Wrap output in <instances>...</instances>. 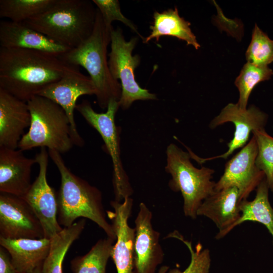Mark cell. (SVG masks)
Wrapping results in <instances>:
<instances>
[{
    "label": "cell",
    "instance_id": "cell-1",
    "mask_svg": "<svg viewBox=\"0 0 273 273\" xmlns=\"http://www.w3.org/2000/svg\"><path fill=\"white\" fill-rule=\"evenodd\" d=\"M68 65L50 53L0 47V88L27 102L60 80Z\"/></svg>",
    "mask_w": 273,
    "mask_h": 273
},
{
    "label": "cell",
    "instance_id": "cell-2",
    "mask_svg": "<svg viewBox=\"0 0 273 273\" xmlns=\"http://www.w3.org/2000/svg\"><path fill=\"white\" fill-rule=\"evenodd\" d=\"M48 152L61 175V185L57 194L60 225L68 227L78 218H88L101 228L107 237L116 240L113 226L106 219L101 191L73 173L60 153L51 150Z\"/></svg>",
    "mask_w": 273,
    "mask_h": 273
},
{
    "label": "cell",
    "instance_id": "cell-3",
    "mask_svg": "<svg viewBox=\"0 0 273 273\" xmlns=\"http://www.w3.org/2000/svg\"><path fill=\"white\" fill-rule=\"evenodd\" d=\"M88 0H56L48 10L23 23L69 49L79 46L92 34L97 9Z\"/></svg>",
    "mask_w": 273,
    "mask_h": 273
},
{
    "label": "cell",
    "instance_id": "cell-4",
    "mask_svg": "<svg viewBox=\"0 0 273 273\" xmlns=\"http://www.w3.org/2000/svg\"><path fill=\"white\" fill-rule=\"evenodd\" d=\"M111 31L106 28L97 8L95 24L90 36L77 47L59 56L66 64L81 66L86 70L97 89L98 104L103 109L107 108L111 99L119 101L122 90L121 84L110 72L107 59Z\"/></svg>",
    "mask_w": 273,
    "mask_h": 273
},
{
    "label": "cell",
    "instance_id": "cell-5",
    "mask_svg": "<svg viewBox=\"0 0 273 273\" xmlns=\"http://www.w3.org/2000/svg\"><path fill=\"white\" fill-rule=\"evenodd\" d=\"M27 103L31 122L18 149L24 151L45 148L61 154L69 151L74 145L69 119L62 107L38 95L33 96Z\"/></svg>",
    "mask_w": 273,
    "mask_h": 273
},
{
    "label": "cell",
    "instance_id": "cell-6",
    "mask_svg": "<svg viewBox=\"0 0 273 273\" xmlns=\"http://www.w3.org/2000/svg\"><path fill=\"white\" fill-rule=\"evenodd\" d=\"M165 171L171 176L168 186L174 192H180L184 200L185 216L197 218V212L203 201L215 191L213 181L214 169L195 167L189 152L184 151L174 144L166 149Z\"/></svg>",
    "mask_w": 273,
    "mask_h": 273
},
{
    "label": "cell",
    "instance_id": "cell-7",
    "mask_svg": "<svg viewBox=\"0 0 273 273\" xmlns=\"http://www.w3.org/2000/svg\"><path fill=\"white\" fill-rule=\"evenodd\" d=\"M118 101L111 99L104 113H98L89 102L83 100L76 105V109L86 121L101 135L110 156L113 168V184L115 200L121 202L130 197L133 191L124 169L120 155V128L115 124V117L119 108Z\"/></svg>",
    "mask_w": 273,
    "mask_h": 273
},
{
    "label": "cell",
    "instance_id": "cell-8",
    "mask_svg": "<svg viewBox=\"0 0 273 273\" xmlns=\"http://www.w3.org/2000/svg\"><path fill=\"white\" fill-rule=\"evenodd\" d=\"M138 42L137 37L126 41L119 27L113 28L111 32L108 64L113 77L120 80L122 90L118 103L123 110L128 109L135 101L157 99L155 94L142 88L135 80L134 71L141 59L138 55L132 56V53Z\"/></svg>",
    "mask_w": 273,
    "mask_h": 273
},
{
    "label": "cell",
    "instance_id": "cell-9",
    "mask_svg": "<svg viewBox=\"0 0 273 273\" xmlns=\"http://www.w3.org/2000/svg\"><path fill=\"white\" fill-rule=\"evenodd\" d=\"M77 67L68 64L60 80L50 84L37 95L48 98L62 107L70 122L74 145L82 147L84 140L77 129L74 118L76 101L83 95L96 96L97 89L90 78L83 74Z\"/></svg>",
    "mask_w": 273,
    "mask_h": 273
},
{
    "label": "cell",
    "instance_id": "cell-10",
    "mask_svg": "<svg viewBox=\"0 0 273 273\" xmlns=\"http://www.w3.org/2000/svg\"><path fill=\"white\" fill-rule=\"evenodd\" d=\"M49 156V152L45 148H41L35 155L39 167L38 174L23 198L39 220L44 238L50 239L63 228L58 220L57 194L47 178Z\"/></svg>",
    "mask_w": 273,
    "mask_h": 273
},
{
    "label": "cell",
    "instance_id": "cell-11",
    "mask_svg": "<svg viewBox=\"0 0 273 273\" xmlns=\"http://www.w3.org/2000/svg\"><path fill=\"white\" fill-rule=\"evenodd\" d=\"M267 119V115L254 105L244 110L240 108L237 104H228L209 123L211 129L228 122L234 124V137L228 143V150L221 155L206 158H200L191 152V158L200 164L217 158L227 159L237 149L243 148L247 143L251 133L264 129Z\"/></svg>",
    "mask_w": 273,
    "mask_h": 273
},
{
    "label": "cell",
    "instance_id": "cell-12",
    "mask_svg": "<svg viewBox=\"0 0 273 273\" xmlns=\"http://www.w3.org/2000/svg\"><path fill=\"white\" fill-rule=\"evenodd\" d=\"M257 145L253 135L249 142L225 165L223 174L216 183L215 191L235 187L240 201L247 200L265 177L256 164Z\"/></svg>",
    "mask_w": 273,
    "mask_h": 273
},
{
    "label": "cell",
    "instance_id": "cell-13",
    "mask_svg": "<svg viewBox=\"0 0 273 273\" xmlns=\"http://www.w3.org/2000/svg\"><path fill=\"white\" fill-rule=\"evenodd\" d=\"M0 237L9 239L44 238L39 220L23 198L0 193Z\"/></svg>",
    "mask_w": 273,
    "mask_h": 273
},
{
    "label": "cell",
    "instance_id": "cell-14",
    "mask_svg": "<svg viewBox=\"0 0 273 273\" xmlns=\"http://www.w3.org/2000/svg\"><path fill=\"white\" fill-rule=\"evenodd\" d=\"M110 204L113 211H107L106 213L116 235L111 257L117 273H134L135 229L128 224L133 200L129 197L122 202L112 201Z\"/></svg>",
    "mask_w": 273,
    "mask_h": 273
},
{
    "label": "cell",
    "instance_id": "cell-15",
    "mask_svg": "<svg viewBox=\"0 0 273 273\" xmlns=\"http://www.w3.org/2000/svg\"><path fill=\"white\" fill-rule=\"evenodd\" d=\"M152 213L141 202L135 218L134 272L156 273L163 261L164 253L159 243L160 233L152 224Z\"/></svg>",
    "mask_w": 273,
    "mask_h": 273
},
{
    "label": "cell",
    "instance_id": "cell-16",
    "mask_svg": "<svg viewBox=\"0 0 273 273\" xmlns=\"http://www.w3.org/2000/svg\"><path fill=\"white\" fill-rule=\"evenodd\" d=\"M36 161L20 149L0 147V193L23 198L31 186L32 167Z\"/></svg>",
    "mask_w": 273,
    "mask_h": 273
},
{
    "label": "cell",
    "instance_id": "cell-17",
    "mask_svg": "<svg viewBox=\"0 0 273 273\" xmlns=\"http://www.w3.org/2000/svg\"><path fill=\"white\" fill-rule=\"evenodd\" d=\"M30 122L27 103L0 88V147L18 149Z\"/></svg>",
    "mask_w": 273,
    "mask_h": 273
},
{
    "label": "cell",
    "instance_id": "cell-18",
    "mask_svg": "<svg viewBox=\"0 0 273 273\" xmlns=\"http://www.w3.org/2000/svg\"><path fill=\"white\" fill-rule=\"evenodd\" d=\"M239 192L235 187L215 191L205 199L199 208L197 216L211 220L219 231L215 236L220 239L232 231L233 225L241 216Z\"/></svg>",
    "mask_w": 273,
    "mask_h": 273
},
{
    "label": "cell",
    "instance_id": "cell-19",
    "mask_svg": "<svg viewBox=\"0 0 273 273\" xmlns=\"http://www.w3.org/2000/svg\"><path fill=\"white\" fill-rule=\"evenodd\" d=\"M1 47L41 51L59 56L69 49L52 40L23 22H0Z\"/></svg>",
    "mask_w": 273,
    "mask_h": 273
},
{
    "label": "cell",
    "instance_id": "cell-20",
    "mask_svg": "<svg viewBox=\"0 0 273 273\" xmlns=\"http://www.w3.org/2000/svg\"><path fill=\"white\" fill-rule=\"evenodd\" d=\"M50 239H9L0 237L1 246L9 253L12 263L19 273H32L42 265L48 256Z\"/></svg>",
    "mask_w": 273,
    "mask_h": 273
},
{
    "label": "cell",
    "instance_id": "cell-21",
    "mask_svg": "<svg viewBox=\"0 0 273 273\" xmlns=\"http://www.w3.org/2000/svg\"><path fill=\"white\" fill-rule=\"evenodd\" d=\"M154 23L150 27V34L145 38L144 43L153 38L158 41L162 36H172L185 41L187 45H192L198 50L200 45L190 28L191 23L179 16L176 7L162 13L155 11L153 15Z\"/></svg>",
    "mask_w": 273,
    "mask_h": 273
},
{
    "label": "cell",
    "instance_id": "cell-22",
    "mask_svg": "<svg viewBox=\"0 0 273 273\" xmlns=\"http://www.w3.org/2000/svg\"><path fill=\"white\" fill-rule=\"evenodd\" d=\"M269 188L265 177L256 189V195L251 201L244 200L240 202L241 216L233 225L236 226L247 221L257 222L263 224L272 236L273 245V207L269 201Z\"/></svg>",
    "mask_w": 273,
    "mask_h": 273
},
{
    "label": "cell",
    "instance_id": "cell-23",
    "mask_svg": "<svg viewBox=\"0 0 273 273\" xmlns=\"http://www.w3.org/2000/svg\"><path fill=\"white\" fill-rule=\"evenodd\" d=\"M85 219L82 218L62 230L50 239L49 254L44 260L41 273H63L65 256L72 243L83 232Z\"/></svg>",
    "mask_w": 273,
    "mask_h": 273
},
{
    "label": "cell",
    "instance_id": "cell-24",
    "mask_svg": "<svg viewBox=\"0 0 273 273\" xmlns=\"http://www.w3.org/2000/svg\"><path fill=\"white\" fill-rule=\"evenodd\" d=\"M115 240L107 237L99 240L83 256L74 258L70 262L73 273H106L108 261Z\"/></svg>",
    "mask_w": 273,
    "mask_h": 273
},
{
    "label": "cell",
    "instance_id": "cell-25",
    "mask_svg": "<svg viewBox=\"0 0 273 273\" xmlns=\"http://www.w3.org/2000/svg\"><path fill=\"white\" fill-rule=\"evenodd\" d=\"M56 0H1L0 17L23 22L50 9Z\"/></svg>",
    "mask_w": 273,
    "mask_h": 273
},
{
    "label": "cell",
    "instance_id": "cell-26",
    "mask_svg": "<svg viewBox=\"0 0 273 273\" xmlns=\"http://www.w3.org/2000/svg\"><path fill=\"white\" fill-rule=\"evenodd\" d=\"M272 75V70L267 66H258L249 62L243 66L235 81L239 92L237 104L240 108H247L248 99L253 88L258 83L270 79Z\"/></svg>",
    "mask_w": 273,
    "mask_h": 273
},
{
    "label": "cell",
    "instance_id": "cell-27",
    "mask_svg": "<svg viewBox=\"0 0 273 273\" xmlns=\"http://www.w3.org/2000/svg\"><path fill=\"white\" fill-rule=\"evenodd\" d=\"M168 237L174 238L182 241L188 247L191 253V261L189 266L184 271L177 268L170 270L168 273H209L211 265L210 251L204 249L202 245L198 243L194 249L191 242L185 240L177 231L170 234ZM169 266H162L157 273H166Z\"/></svg>",
    "mask_w": 273,
    "mask_h": 273
},
{
    "label": "cell",
    "instance_id": "cell-28",
    "mask_svg": "<svg viewBox=\"0 0 273 273\" xmlns=\"http://www.w3.org/2000/svg\"><path fill=\"white\" fill-rule=\"evenodd\" d=\"M247 62L258 66H267L273 62V40L257 25L246 52Z\"/></svg>",
    "mask_w": 273,
    "mask_h": 273
},
{
    "label": "cell",
    "instance_id": "cell-29",
    "mask_svg": "<svg viewBox=\"0 0 273 273\" xmlns=\"http://www.w3.org/2000/svg\"><path fill=\"white\" fill-rule=\"evenodd\" d=\"M257 145L256 164L264 173L269 190L273 193V137L265 129L252 132Z\"/></svg>",
    "mask_w": 273,
    "mask_h": 273
},
{
    "label": "cell",
    "instance_id": "cell-30",
    "mask_svg": "<svg viewBox=\"0 0 273 273\" xmlns=\"http://www.w3.org/2000/svg\"><path fill=\"white\" fill-rule=\"evenodd\" d=\"M99 10L106 28L112 30L113 21H120L143 38L138 32L135 25L121 13L119 2L117 0H93Z\"/></svg>",
    "mask_w": 273,
    "mask_h": 273
},
{
    "label": "cell",
    "instance_id": "cell-31",
    "mask_svg": "<svg viewBox=\"0 0 273 273\" xmlns=\"http://www.w3.org/2000/svg\"><path fill=\"white\" fill-rule=\"evenodd\" d=\"M0 273H19L13 265L10 255L3 247H0Z\"/></svg>",
    "mask_w": 273,
    "mask_h": 273
},
{
    "label": "cell",
    "instance_id": "cell-32",
    "mask_svg": "<svg viewBox=\"0 0 273 273\" xmlns=\"http://www.w3.org/2000/svg\"><path fill=\"white\" fill-rule=\"evenodd\" d=\"M41 266L37 267L32 273H41Z\"/></svg>",
    "mask_w": 273,
    "mask_h": 273
}]
</instances>
